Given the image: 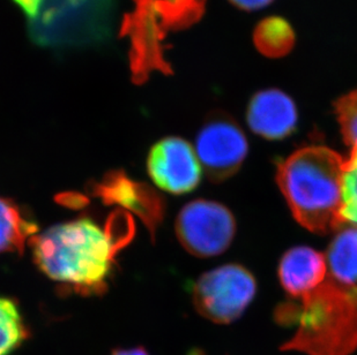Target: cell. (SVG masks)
Returning a JSON list of instances; mask_svg holds the SVG:
<instances>
[{
    "instance_id": "1",
    "label": "cell",
    "mask_w": 357,
    "mask_h": 355,
    "mask_svg": "<svg viewBox=\"0 0 357 355\" xmlns=\"http://www.w3.org/2000/svg\"><path fill=\"white\" fill-rule=\"evenodd\" d=\"M116 212L101 226L89 217L54 225L31 239L35 265L63 291L100 295L108 290L116 258L133 237V221Z\"/></svg>"
},
{
    "instance_id": "2",
    "label": "cell",
    "mask_w": 357,
    "mask_h": 355,
    "mask_svg": "<svg viewBox=\"0 0 357 355\" xmlns=\"http://www.w3.org/2000/svg\"><path fill=\"white\" fill-rule=\"evenodd\" d=\"M295 303L278 308L280 324H296L281 351L307 355H351L357 349V286L330 276Z\"/></svg>"
},
{
    "instance_id": "3",
    "label": "cell",
    "mask_w": 357,
    "mask_h": 355,
    "mask_svg": "<svg viewBox=\"0 0 357 355\" xmlns=\"http://www.w3.org/2000/svg\"><path fill=\"white\" fill-rule=\"evenodd\" d=\"M344 159L324 145L295 151L278 164L277 182L298 224L328 235L346 224L341 216Z\"/></svg>"
},
{
    "instance_id": "4",
    "label": "cell",
    "mask_w": 357,
    "mask_h": 355,
    "mask_svg": "<svg viewBox=\"0 0 357 355\" xmlns=\"http://www.w3.org/2000/svg\"><path fill=\"white\" fill-rule=\"evenodd\" d=\"M38 47L68 49L108 40L115 20V0H12Z\"/></svg>"
},
{
    "instance_id": "5",
    "label": "cell",
    "mask_w": 357,
    "mask_h": 355,
    "mask_svg": "<svg viewBox=\"0 0 357 355\" xmlns=\"http://www.w3.org/2000/svg\"><path fill=\"white\" fill-rule=\"evenodd\" d=\"M256 279L242 265L231 263L205 272L193 285L192 300L197 312L216 324L238 320L252 302Z\"/></svg>"
},
{
    "instance_id": "6",
    "label": "cell",
    "mask_w": 357,
    "mask_h": 355,
    "mask_svg": "<svg viewBox=\"0 0 357 355\" xmlns=\"http://www.w3.org/2000/svg\"><path fill=\"white\" fill-rule=\"evenodd\" d=\"M175 231L188 253L197 258H213L229 248L236 235V221L219 202L195 200L179 212Z\"/></svg>"
},
{
    "instance_id": "7",
    "label": "cell",
    "mask_w": 357,
    "mask_h": 355,
    "mask_svg": "<svg viewBox=\"0 0 357 355\" xmlns=\"http://www.w3.org/2000/svg\"><path fill=\"white\" fill-rule=\"evenodd\" d=\"M196 154L202 170L213 182L236 175L249 152L245 134L228 116L206 121L196 140Z\"/></svg>"
},
{
    "instance_id": "8",
    "label": "cell",
    "mask_w": 357,
    "mask_h": 355,
    "mask_svg": "<svg viewBox=\"0 0 357 355\" xmlns=\"http://www.w3.org/2000/svg\"><path fill=\"white\" fill-rule=\"evenodd\" d=\"M147 172L156 187L170 194L191 193L202 180V165L195 148L178 136L162 139L151 148Z\"/></svg>"
},
{
    "instance_id": "9",
    "label": "cell",
    "mask_w": 357,
    "mask_h": 355,
    "mask_svg": "<svg viewBox=\"0 0 357 355\" xmlns=\"http://www.w3.org/2000/svg\"><path fill=\"white\" fill-rule=\"evenodd\" d=\"M91 193L105 205H117L138 216L152 235L165 217V202L161 195L149 184L132 180L121 170L108 172L101 181L94 182Z\"/></svg>"
},
{
    "instance_id": "10",
    "label": "cell",
    "mask_w": 357,
    "mask_h": 355,
    "mask_svg": "<svg viewBox=\"0 0 357 355\" xmlns=\"http://www.w3.org/2000/svg\"><path fill=\"white\" fill-rule=\"evenodd\" d=\"M246 119L253 133L271 141L282 140L296 128V105L278 89L260 91L250 101Z\"/></svg>"
},
{
    "instance_id": "11",
    "label": "cell",
    "mask_w": 357,
    "mask_h": 355,
    "mask_svg": "<svg viewBox=\"0 0 357 355\" xmlns=\"http://www.w3.org/2000/svg\"><path fill=\"white\" fill-rule=\"evenodd\" d=\"M327 276L325 255L310 247H294L280 261V283L291 300H298L314 291Z\"/></svg>"
},
{
    "instance_id": "12",
    "label": "cell",
    "mask_w": 357,
    "mask_h": 355,
    "mask_svg": "<svg viewBox=\"0 0 357 355\" xmlns=\"http://www.w3.org/2000/svg\"><path fill=\"white\" fill-rule=\"evenodd\" d=\"M38 232V223L27 209L10 198L0 196V255L22 254Z\"/></svg>"
},
{
    "instance_id": "13",
    "label": "cell",
    "mask_w": 357,
    "mask_h": 355,
    "mask_svg": "<svg viewBox=\"0 0 357 355\" xmlns=\"http://www.w3.org/2000/svg\"><path fill=\"white\" fill-rule=\"evenodd\" d=\"M342 225L327 248L328 274L337 282L357 286V226Z\"/></svg>"
},
{
    "instance_id": "14",
    "label": "cell",
    "mask_w": 357,
    "mask_h": 355,
    "mask_svg": "<svg viewBox=\"0 0 357 355\" xmlns=\"http://www.w3.org/2000/svg\"><path fill=\"white\" fill-rule=\"evenodd\" d=\"M253 40L260 54L268 58H281L293 50L295 33L282 17H271L257 26Z\"/></svg>"
},
{
    "instance_id": "15",
    "label": "cell",
    "mask_w": 357,
    "mask_h": 355,
    "mask_svg": "<svg viewBox=\"0 0 357 355\" xmlns=\"http://www.w3.org/2000/svg\"><path fill=\"white\" fill-rule=\"evenodd\" d=\"M29 336V328L17 302L0 295V355L17 352Z\"/></svg>"
},
{
    "instance_id": "16",
    "label": "cell",
    "mask_w": 357,
    "mask_h": 355,
    "mask_svg": "<svg viewBox=\"0 0 357 355\" xmlns=\"http://www.w3.org/2000/svg\"><path fill=\"white\" fill-rule=\"evenodd\" d=\"M341 216L348 224L357 226V148H351L349 158L344 161Z\"/></svg>"
},
{
    "instance_id": "17",
    "label": "cell",
    "mask_w": 357,
    "mask_h": 355,
    "mask_svg": "<svg viewBox=\"0 0 357 355\" xmlns=\"http://www.w3.org/2000/svg\"><path fill=\"white\" fill-rule=\"evenodd\" d=\"M334 111L347 145L357 148V89L339 98Z\"/></svg>"
},
{
    "instance_id": "18",
    "label": "cell",
    "mask_w": 357,
    "mask_h": 355,
    "mask_svg": "<svg viewBox=\"0 0 357 355\" xmlns=\"http://www.w3.org/2000/svg\"><path fill=\"white\" fill-rule=\"evenodd\" d=\"M272 1L273 0H230V3H234L235 6L245 10H258V8L266 6Z\"/></svg>"
},
{
    "instance_id": "19",
    "label": "cell",
    "mask_w": 357,
    "mask_h": 355,
    "mask_svg": "<svg viewBox=\"0 0 357 355\" xmlns=\"http://www.w3.org/2000/svg\"><path fill=\"white\" fill-rule=\"evenodd\" d=\"M112 355H149V353L142 347H133V349H116Z\"/></svg>"
}]
</instances>
